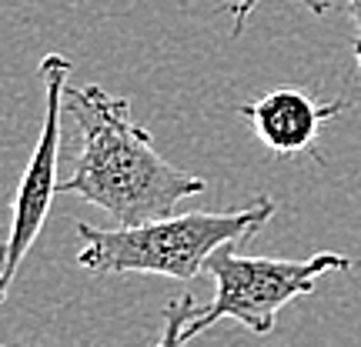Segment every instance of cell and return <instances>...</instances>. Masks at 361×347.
Here are the masks:
<instances>
[{
	"label": "cell",
	"instance_id": "cell-1",
	"mask_svg": "<svg viewBox=\"0 0 361 347\" xmlns=\"http://www.w3.org/2000/svg\"><path fill=\"white\" fill-rule=\"evenodd\" d=\"M64 111L80 130L78 168L57 194H74L121 224L171 217L184 197L204 194L207 180L157 154L151 134L134 120L130 103L104 87H64Z\"/></svg>",
	"mask_w": 361,
	"mask_h": 347
},
{
	"label": "cell",
	"instance_id": "cell-2",
	"mask_svg": "<svg viewBox=\"0 0 361 347\" xmlns=\"http://www.w3.org/2000/svg\"><path fill=\"white\" fill-rule=\"evenodd\" d=\"M274 210L278 204L271 197H258L241 210H191L180 217L171 214L114 231L78 224V237L84 241L78 264L94 274H161L174 281H191L204 270V260L218 247L247 241L274 217Z\"/></svg>",
	"mask_w": 361,
	"mask_h": 347
},
{
	"label": "cell",
	"instance_id": "cell-3",
	"mask_svg": "<svg viewBox=\"0 0 361 347\" xmlns=\"http://www.w3.org/2000/svg\"><path fill=\"white\" fill-rule=\"evenodd\" d=\"M351 267L355 260L331 251L308 260H281L247 258L234 244H224L204 260V270L214 277V301L201 308V314L184 327V341H194L218 321H238L251 334L264 337L274 331L278 310L295 297L311 294L322 274Z\"/></svg>",
	"mask_w": 361,
	"mask_h": 347
},
{
	"label": "cell",
	"instance_id": "cell-4",
	"mask_svg": "<svg viewBox=\"0 0 361 347\" xmlns=\"http://www.w3.org/2000/svg\"><path fill=\"white\" fill-rule=\"evenodd\" d=\"M44 80V124L34 144V154L27 160L24 177L17 184V197L11 207V227L0 241V304L7 297V287L17 277V267L24 264L27 251L34 247L40 227L47 220L51 201L61 180H57V157H61V111H64V87L71 77V61L64 53H47L37 67Z\"/></svg>",
	"mask_w": 361,
	"mask_h": 347
},
{
	"label": "cell",
	"instance_id": "cell-5",
	"mask_svg": "<svg viewBox=\"0 0 361 347\" xmlns=\"http://www.w3.org/2000/svg\"><path fill=\"white\" fill-rule=\"evenodd\" d=\"M348 103L345 101H314L308 97L305 90H291V87H281V90H271L264 97L251 103H241L238 114L251 120V127L258 134V141L274 151L281 157H291V154H301L308 151L318 130L338 117L345 111Z\"/></svg>",
	"mask_w": 361,
	"mask_h": 347
},
{
	"label": "cell",
	"instance_id": "cell-6",
	"mask_svg": "<svg viewBox=\"0 0 361 347\" xmlns=\"http://www.w3.org/2000/svg\"><path fill=\"white\" fill-rule=\"evenodd\" d=\"M201 314V308L194 304L191 294H180L174 297L168 308H164V327H161V337H157L154 347H188L184 341V327Z\"/></svg>",
	"mask_w": 361,
	"mask_h": 347
},
{
	"label": "cell",
	"instance_id": "cell-7",
	"mask_svg": "<svg viewBox=\"0 0 361 347\" xmlns=\"http://www.w3.org/2000/svg\"><path fill=\"white\" fill-rule=\"evenodd\" d=\"M258 4H261V0H231V4H228V11H231V17H234L231 37H241V34H245L247 17H251V11H255ZM301 4H305L311 13H318V17L331 11V0H301Z\"/></svg>",
	"mask_w": 361,
	"mask_h": 347
},
{
	"label": "cell",
	"instance_id": "cell-8",
	"mask_svg": "<svg viewBox=\"0 0 361 347\" xmlns=\"http://www.w3.org/2000/svg\"><path fill=\"white\" fill-rule=\"evenodd\" d=\"M348 13H351V27H355V61L361 67V0H348Z\"/></svg>",
	"mask_w": 361,
	"mask_h": 347
},
{
	"label": "cell",
	"instance_id": "cell-9",
	"mask_svg": "<svg viewBox=\"0 0 361 347\" xmlns=\"http://www.w3.org/2000/svg\"><path fill=\"white\" fill-rule=\"evenodd\" d=\"M0 347H7V344H0Z\"/></svg>",
	"mask_w": 361,
	"mask_h": 347
}]
</instances>
